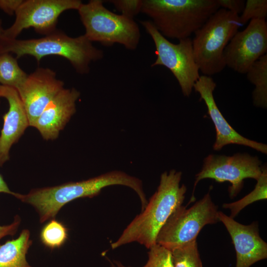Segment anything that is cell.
I'll use <instances>...</instances> for the list:
<instances>
[{"label": "cell", "mask_w": 267, "mask_h": 267, "mask_svg": "<svg viewBox=\"0 0 267 267\" xmlns=\"http://www.w3.org/2000/svg\"><path fill=\"white\" fill-rule=\"evenodd\" d=\"M120 185L129 187L138 196L140 201L146 200L142 181L120 171H113L86 180L71 181L60 185L31 190L26 194L19 193L17 199L32 205L43 223L55 218L60 210L75 199L93 197L107 186Z\"/></svg>", "instance_id": "1"}, {"label": "cell", "mask_w": 267, "mask_h": 267, "mask_svg": "<svg viewBox=\"0 0 267 267\" xmlns=\"http://www.w3.org/2000/svg\"><path fill=\"white\" fill-rule=\"evenodd\" d=\"M182 173L175 170L165 172L160 177L157 190L141 213L136 216L111 244L115 249L136 242L149 249L156 243L157 236L172 213L182 205L187 188L180 185Z\"/></svg>", "instance_id": "2"}, {"label": "cell", "mask_w": 267, "mask_h": 267, "mask_svg": "<svg viewBox=\"0 0 267 267\" xmlns=\"http://www.w3.org/2000/svg\"><path fill=\"white\" fill-rule=\"evenodd\" d=\"M2 53H14L17 59L31 55L37 62L48 55L60 56L68 60L76 72L82 75L88 74L90 63L104 56L103 51L93 46L84 34L71 37L57 30L38 39H0V54Z\"/></svg>", "instance_id": "3"}, {"label": "cell", "mask_w": 267, "mask_h": 267, "mask_svg": "<svg viewBox=\"0 0 267 267\" xmlns=\"http://www.w3.org/2000/svg\"><path fill=\"white\" fill-rule=\"evenodd\" d=\"M217 0H143L142 13L166 38H190L218 9Z\"/></svg>", "instance_id": "4"}, {"label": "cell", "mask_w": 267, "mask_h": 267, "mask_svg": "<svg viewBox=\"0 0 267 267\" xmlns=\"http://www.w3.org/2000/svg\"><path fill=\"white\" fill-rule=\"evenodd\" d=\"M242 26L239 15L220 8L194 33L193 54L203 75L218 74L226 67L224 49Z\"/></svg>", "instance_id": "5"}, {"label": "cell", "mask_w": 267, "mask_h": 267, "mask_svg": "<svg viewBox=\"0 0 267 267\" xmlns=\"http://www.w3.org/2000/svg\"><path fill=\"white\" fill-rule=\"evenodd\" d=\"M101 0L82 3L77 10L85 29L84 35L90 42L111 46L123 45L129 50L135 49L140 32L134 19L115 13L106 8Z\"/></svg>", "instance_id": "6"}, {"label": "cell", "mask_w": 267, "mask_h": 267, "mask_svg": "<svg viewBox=\"0 0 267 267\" xmlns=\"http://www.w3.org/2000/svg\"><path fill=\"white\" fill-rule=\"evenodd\" d=\"M219 212L210 192L188 209L182 205L179 206L160 230L156 243L171 251L196 239L204 226L220 222Z\"/></svg>", "instance_id": "7"}, {"label": "cell", "mask_w": 267, "mask_h": 267, "mask_svg": "<svg viewBox=\"0 0 267 267\" xmlns=\"http://www.w3.org/2000/svg\"><path fill=\"white\" fill-rule=\"evenodd\" d=\"M140 23L155 45L157 58L151 66H163L168 68L177 79L182 94L189 96L200 76L193 54L192 39L188 38L174 44L164 37L150 20Z\"/></svg>", "instance_id": "8"}, {"label": "cell", "mask_w": 267, "mask_h": 267, "mask_svg": "<svg viewBox=\"0 0 267 267\" xmlns=\"http://www.w3.org/2000/svg\"><path fill=\"white\" fill-rule=\"evenodd\" d=\"M263 167L258 157L246 153H237L232 156L210 154L204 159L201 170L196 175L188 204L195 201V189L201 180L210 178L218 182H229L231 185L228 189L229 196L233 198L242 190L245 179L257 180L260 178Z\"/></svg>", "instance_id": "9"}, {"label": "cell", "mask_w": 267, "mask_h": 267, "mask_svg": "<svg viewBox=\"0 0 267 267\" xmlns=\"http://www.w3.org/2000/svg\"><path fill=\"white\" fill-rule=\"evenodd\" d=\"M80 0H26L17 9L15 19L8 28L4 29L0 39H14L29 28L45 36L57 30L58 17L64 11L78 10Z\"/></svg>", "instance_id": "10"}, {"label": "cell", "mask_w": 267, "mask_h": 267, "mask_svg": "<svg viewBox=\"0 0 267 267\" xmlns=\"http://www.w3.org/2000/svg\"><path fill=\"white\" fill-rule=\"evenodd\" d=\"M267 51L266 19H253L229 42L223 52L224 60L226 66L239 73L246 74L255 62L267 54Z\"/></svg>", "instance_id": "11"}, {"label": "cell", "mask_w": 267, "mask_h": 267, "mask_svg": "<svg viewBox=\"0 0 267 267\" xmlns=\"http://www.w3.org/2000/svg\"><path fill=\"white\" fill-rule=\"evenodd\" d=\"M64 82L56 78V73L47 68H38L28 75L16 89L28 117L30 127L46 105L64 88Z\"/></svg>", "instance_id": "12"}, {"label": "cell", "mask_w": 267, "mask_h": 267, "mask_svg": "<svg viewBox=\"0 0 267 267\" xmlns=\"http://www.w3.org/2000/svg\"><path fill=\"white\" fill-rule=\"evenodd\" d=\"M216 87V83L211 76L202 75L196 81L193 88L204 101L208 113L215 125L216 138L213 145L214 150L218 151L225 145L234 144L248 146L266 154L267 145L266 144L241 135L227 122L214 99L213 92Z\"/></svg>", "instance_id": "13"}, {"label": "cell", "mask_w": 267, "mask_h": 267, "mask_svg": "<svg viewBox=\"0 0 267 267\" xmlns=\"http://www.w3.org/2000/svg\"><path fill=\"white\" fill-rule=\"evenodd\" d=\"M219 219L228 232L234 245L235 267H250L267 258V243L261 237L257 222L244 225L221 211Z\"/></svg>", "instance_id": "14"}, {"label": "cell", "mask_w": 267, "mask_h": 267, "mask_svg": "<svg viewBox=\"0 0 267 267\" xmlns=\"http://www.w3.org/2000/svg\"><path fill=\"white\" fill-rule=\"evenodd\" d=\"M80 92L74 88L60 90L45 107L33 127L46 140L58 138L76 112V102Z\"/></svg>", "instance_id": "15"}, {"label": "cell", "mask_w": 267, "mask_h": 267, "mask_svg": "<svg viewBox=\"0 0 267 267\" xmlns=\"http://www.w3.org/2000/svg\"><path fill=\"white\" fill-rule=\"evenodd\" d=\"M0 97L8 101V111L3 116V124L0 134V166L10 159L12 146L17 142L30 126L28 115L17 90L0 85Z\"/></svg>", "instance_id": "16"}, {"label": "cell", "mask_w": 267, "mask_h": 267, "mask_svg": "<svg viewBox=\"0 0 267 267\" xmlns=\"http://www.w3.org/2000/svg\"><path fill=\"white\" fill-rule=\"evenodd\" d=\"M30 232L24 229L16 239L0 244V267H31L26 259L32 244Z\"/></svg>", "instance_id": "17"}, {"label": "cell", "mask_w": 267, "mask_h": 267, "mask_svg": "<svg viewBox=\"0 0 267 267\" xmlns=\"http://www.w3.org/2000/svg\"><path fill=\"white\" fill-rule=\"evenodd\" d=\"M248 81L255 86L252 97L254 105L267 107V54L255 62L246 73Z\"/></svg>", "instance_id": "18"}, {"label": "cell", "mask_w": 267, "mask_h": 267, "mask_svg": "<svg viewBox=\"0 0 267 267\" xmlns=\"http://www.w3.org/2000/svg\"><path fill=\"white\" fill-rule=\"evenodd\" d=\"M11 53L0 54V85L17 89L28 77Z\"/></svg>", "instance_id": "19"}, {"label": "cell", "mask_w": 267, "mask_h": 267, "mask_svg": "<svg viewBox=\"0 0 267 267\" xmlns=\"http://www.w3.org/2000/svg\"><path fill=\"white\" fill-rule=\"evenodd\" d=\"M255 188L241 199L229 203H224L222 207L230 211V217L234 219L244 208L257 201L267 198V169L263 166L262 173Z\"/></svg>", "instance_id": "20"}, {"label": "cell", "mask_w": 267, "mask_h": 267, "mask_svg": "<svg viewBox=\"0 0 267 267\" xmlns=\"http://www.w3.org/2000/svg\"><path fill=\"white\" fill-rule=\"evenodd\" d=\"M68 237V229L55 218L50 220L42 228L40 239L42 243L51 250L60 248Z\"/></svg>", "instance_id": "21"}, {"label": "cell", "mask_w": 267, "mask_h": 267, "mask_svg": "<svg viewBox=\"0 0 267 267\" xmlns=\"http://www.w3.org/2000/svg\"><path fill=\"white\" fill-rule=\"evenodd\" d=\"M171 252L175 267H203L196 239L179 246Z\"/></svg>", "instance_id": "22"}, {"label": "cell", "mask_w": 267, "mask_h": 267, "mask_svg": "<svg viewBox=\"0 0 267 267\" xmlns=\"http://www.w3.org/2000/svg\"><path fill=\"white\" fill-rule=\"evenodd\" d=\"M149 249L147 261L142 267H175L171 250L157 243Z\"/></svg>", "instance_id": "23"}, {"label": "cell", "mask_w": 267, "mask_h": 267, "mask_svg": "<svg viewBox=\"0 0 267 267\" xmlns=\"http://www.w3.org/2000/svg\"><path fill=\"white\" fill-rule=\"evenodd\" d=\"M267 16V0H247L239 18L243 25L253 19H266Z\"/></svg>", "instance_id": "24"}, {"label": "cell", "mask_w": 267, "mask_h": 267, "mask_svg": "<svg viewBox=\"0 0 267 267\" xmlns=\"http://www.w3.org/2000/svg\"><path fill=\"white\" fill-rule=\"evenodd\" d=\"M108 1L122 15L132 19L141 12L143 5V0H110Z\"/></svg>", "instance_id": "25"}, {"label": "cell", "mask_w": 267, "mask_h": 267, "mask_svg": "<svg viewBox=\"0 0 267 267\" xmlns=\"http://www.w3.org/2000/svg\"><path fill=\"white\" fill-rule=\"evenodd\" d=\"M221 8L226 9L239 15L242 12L245 4L244 0H217Z\"/></svg>", "instance_id": "26"}, {"label": "cell", "mask_w": 267, "mask_h": 267, "mask_svg": "<svg viewBox=\"0 0 267 267\" xmlns=\"http://www.w3.org/2000/svg\"><path fill=\"white\" fill-rule=\"evenodd\" d=\"M20 222V217L16 215L11 223L4 225H0V240L6 236L14 235L16 233Z\"/></svg>", "instance_id": "27"}, {"label": "cell", "mask_w": 267, "mask_h": 267, "mask_svg": "<svg viewBox=\"0 0 267 267\" xmlns=\"http://www.w3.org/2000/svg\"><path fill=\"white\" fill-rule=\"evenodd\" d=\"M23 0H0V9L6 14H15Z\"/></svg>", "instance_id": "28"}, {"label": "cell", "mask_w": 267, "mask_h": 267, "mask_svg": "<svg viewBox=\"0 0 267 267\" xmlns=\"http://www.w3.org/2000/svg\"><path fill=\"white\" fill-rule=\"evenodd\" d=\"M0 193H4L12 195L17 198L19 193L13 192L10 190L3 177L0 174Z\"/></svg>", "instance_id": "29"}, {"label": "cell", "mask_w": 267, "mask_h": 267, "mask_svg": "<svg viewBox=\"0 0 267 267\" xmlns=\"http://www.w3.org/2000/svg\"><path fill=\"white\" fill-rule=\"evenodd\" d=\"M111 267H131L126 266L123 265L121 262L116 260H110L109 261Z\"/></svg>", "instance_id": "30"}, {"label": "cell", "mask_w": 267, "mask_h": 267, "mask_svg": "<svg viewBox=\"0 0 267 267\" xmlns=\"http://www.w3.org/2000/svg\"><path fill=\"white\" fill-rule=\"evenodd\" d=\"M4 29L2 26V22L0 20V38L1 37Z\"/></svg>", "instance_id": "31"}]
</instances>
